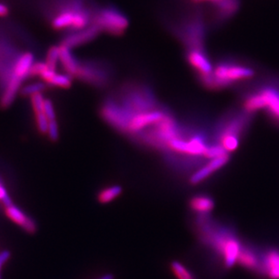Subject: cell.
<instances>
[{
	"instance_id": "obj_11",
	"label": "cell",
	"mask_w": 279,
	"mask_h": 279,
	"mask_svg": "<svg viewBox=\"0 0 279 279\" xmlns=\"http://www.w3.org/2000/svg\"><path fill=\"white\" fill-rule=\"evenodd\" d=\"M80 8H82V7L79 4L78 1H74L67 8H63L60 12H58V14H56L55 16L52 17L51 22L52 27L55 30H72L76 13L78 12Z\"/></svg>"
},
{
	"instance_id": "obj_15",
	"label": "cell",
	"mask_w": 279,
	"mask_h": 279,
	"mask_svg": "<svg viewBox=\"0 0 279 279\" xmlns=\"http://www.w3.org/2000/svg\"><path fill=\"white\" fill-rule=\"evenodd\" d=\"M261 274L271 279H279V250L271 249L266 253L261 260Z\"/></svg>"
},
{
	"instance_id": "obj_31",
	"label": "cell",
	"mask_w": 279,
	"mask_h": 279,
	"mask_svg": "<svg viewBox=\"0 0 279 279\" xmlns=\"http://www.w3.org/2000/svg\"><path fill=\"white\" fill-rule=\"evenodd\" d=\"M8 13H9V9H8V6L0 3V17L8 16Z\"/></svg>"
},
{
	"instance_id": "obj_17",
	"label": "cell",
	"mask_w": 279,
	"mask_h": 279,
	"mask_svg": "<svg viewBox=\"0 0 279 279\" xmlns=\"http://www.w3.org/2000/svg\"><path fill=\"white\" fill-rule=\"evenodd\" d=\"M60 49V62L62 64L63 68L68 75L72 77H75L79 67H80V63L77 60L75 56L73 55L71 49L66 46H64L63 44L59 45Z\"/></svg>"
},
{
	"instance_id": "obj_16",
	"label": "cell",
	"mask_w": 279,
	"mask_h": 279,
	"mask_svg": "<svg viewBox=\"0 0 279 279\" xmlns=\"http://www.w3.org/2000/svg\"><path fill=\"white\" fill-rule=\"evenodd\" d=\"M40 79L43 80L44 83L53 87H58L62 89L71 88L72 84V77L67 73L61 74L56 73V71L48 68L43 74L40 76Z\"/></svg>"
},
{
	"instance_id": "obj_22",
	"label": "cell",
	"mask_w": 279,
	"mask_h": 279,
	"mask_svg": "<svg viewBox=\"0 0 279 279\" xmlns=\"http://www.w3.org/2000/svg\"><path fill=\"white\" fill-rule=\"evenodd\" d=\"M60 60V49L59 46H52L48 50L47 54H46V59H45V64H47L48 67L52 69L53 71H56L57 68V64Z\"/></svg>"
},
{
	"instance_id": "obj_10",
	"label": "cell",
	"mask_w": 279,
	"mask_h": 279,
	"mask_svg": "<svg viewBox=\"0 0 279 279\" xmlns=\"http://www.w3.org/2000/svg\"><path fill=\"white\" fill-rule=\"evenodd\" d=\"M188 64L198 73V76L208 75L213 72V65L208 57L205 49H192L186 51Z\"/></svg>"
},
{
	"instance_id": "obj_18",
	"label": "cell",
	"mask_w": 279,
	"mask_h": 279,
	"mask_svg": "<svg viewBox=\"0 0 279 279\" xmlns=\"http://www.w3.org/2000/svg\"><path fill=\"white\" fill-rule=\"evenodd\" d=\"M237 263L240 264L242 267L250 270H258L259 272L261 270V260L258 254L252 250L250 247L242 246Z\"/></svg>"
},
{
	"instance_id": "obj_6",
	"label": "cell",
	"mask_w": 279,
	"mask_h": 279,
	"mask_svg": "<svg viewBox=\"0 0 279 279\" xmlns=\"http://www.w3.org/2000/svg\"><path fill=\"white\" fill-rule=\"evenodd\" d=\"M92 24H96L101 31L120 36L128 27V19L116 8H105L92 16Z\"/></svg>"
},
{
	"instance_id": "obj_8",
	"label": "cell",
	"mask_w": 279,
	"mask_h": 279,
	"mask_svg": "<svg viewBox=\"0 0 279 279\" xmlns=\"http://www.w3.org/2000/svg\"><path fill=\"white\" fill-rule=\"evenodd\" d=\"M197 3L211 5L213 17L217 23H222L231 19L239 11V0H193Z\"/></svg>"
},
{
	"instance_id": "obj_9",
	"label": "cell",
	"mask_w": 279,
	"mask_h": 279,
	"mask_svg": "<svg viewBox=\"0 0 279 279\" xmlns=\"http://www.w3.org/2000/svg\"><path fill=\"white\" fill-rule=\"evenodd\" d=\"M101 32L100 28L98 27L96 24H90L86 28H83L81 30L74 31L69 36H65L62 44L66 47L72 48L78 47L80 45H83L85 44H88L90 42L96 39L98 36Z\"/></svg>"
},
{
	"instance_id": "obj_20",
	"label": "cell",
	"mask_w": 279,
	"mask_h": 279,
	"mask_svg": "<svg viewBox=\"0 0 279 279\" xmlns=\"http://www.w3.org/2000/svg\"><path fill=\"white\" fill-rule=\"evenodd\" d=\"M123 188L120 185H112L105 188L98 193L97 199L100 204H108L118 198L122 193Z\"/></svg>"
},
{
	"instance_id": "obj_3",
	"label": "cell",
	"mask_w": 279,
	"mask_h": 279,
	"mask_svg": "<svg viewBox=\"0 0 279 279\" xmlns=\"http://www.w3.org/2000/svg\"><path fill=\"white\" fill-rule=\"evenodd\" d=\"M242 108L252 114L264 110L268 118L279 126L278 84L271 82L262 84L244 94Z\"/></svg>"
},
{
	"instance_id": "obj_24",
	"label": "cell",
	"mask_w": 279,
	"mask_h": 279,
	"mask_svg": "<svg viewBox=\"0 0 279 279\" xmlns=\"http://www.w3.org/2000/svg\"><path fill=\"white\" fill-rule=\"evenodd\" d=\"M30 100H31L33 110L35 112V114L44 112L45 98L43 95V93H38V94L31 96Z\"/></svg>"
},
{
	"instance_id": "obj_14",
	"label": "cell",
	"mask_w": 279,
	"mask_h": 279,
	"mask_svg": "<svg viewBox=\"0 0 279 279\" xmlns=\"http://www.w3.org/2000/svg\"><path fill=\"white\" fill-rule=\"evenodd\" d=\"M24 79L21 78L16 73L11 72L10 75L8 77L7 86L5 88L3 94L0 98V105L3 108H8L11 104L16 100V95L21 91L22 82Z\"/></svg>"
},
{
	"instance_id": "obj_19",
	"label": "cell",
	"mask_w": 279,
	"mask_h": 279,
	"mask_svg": "<svg viewBox=\"0 0 279 279\" xmlns=\"http://www.w3.org/2000/svg\"><path fill=\"white\" fill-rule=\"evenodd\" d=\"M214 205L215 204L213 199L207 196H194L190 201L191 210L201 214H205L212 211Z\"/></svg>"
},
{
	"instance_id": "obj_33",
	"label": "cell",
	"mask_w": 279,
	"mask_h": 279,
	"mask_svg": "<svg viewBox=\"0 0 279 279\" xmlns=\"http://www.w3.org/2000/svg\"><path fill=\"white\" fill-rule=\"evenodd\" d=\"M2 266H3V265L0 262V269H1V267H2ZM0 279H1V275H0Z\"/></svg>"
},
{
	"instance_id": "obj_12",
	"label": "cell",
	"mask_w": 279,
	"mask_h": 279,
	"mask_svg": "<svg viewBox=\"0 0 279 279\" xmlns=\"http://www.w3.org/2000/svg\"><path fill=\"white\" fill-rule=\"evenodd\" d=\"M5 213L8 218L11 219L14 224L20 226L24 232L29 234H34L37 231L36 221L29 216L26 215L20 208L17 207L15 204L4 207Z\"/></svg>"
},
{
	"instance_id": "obj_7",
	"label": "cell",
	"mask_w": 279,
	"mask_h": 279,
	"mask_svg": "<svg viewBox=\"0 0 279 279\" xmlns=\"http://www.w3.org/2000/svg\"><path fill=\"white\" fill-rule=\"evenodd\" d=\"M169 111L163 108H157L148 111L138 112L132 115L129 119L126 132L137 134L145 129L154 127L165 118Z\"/></svg>"
},
{
	"instance_id": "obj_4",
	"label": "cell",
	"mask_w": 279,
	"mask_h": 279,
	"mask_svg": "<svg viewBox=\"0 0 279 279\" xmlns=\"http://www.w3.org/2000/svg\"><path fill=\"white\" fill-rule=\"evenodd\" d=\"M203 232L204 239L221 254L226 267H233L238 262L242 245L232 232L211 227L208 224L203 228Z\"/></svg>"
},
{
	"instance_id": "obj_30",
	"label": "cell",
	"mask_w": 279,
	"mask_h": 279,
	"mask_svg": "<svg viewBox=\"0 0 279 279\" xmlns=\"http://www.w3.org/2000/svg\"><path fill=\"white\" fill-rule=\"evenodd\" d=\"M11 253L8 250H3L0 252V262L2 265H5L8 261V259H10Z\"/></svg>"
},
{
	"instance_id": "obj_27",
	"label": "cell",
	"mask_w": 279,
	"mask_h": 279,
	"mask_svg": "<svg viewBox=\"0 0 279 279\" xmlns=\"http://www.w3.org/2000/svg\"><path fill=\"white\" fill-rule=\"evenodd\" d=\"M0 204H2L4 207L13 204L12 200L10 198V196H8V190L1 179H0Z\"/></svg>"
},
{
	"instance_id": "obj_5",
	"label": "cell",
	"mask_w": 279,
	"mask_h": 279,
	"mask_svg": "<svg viewBox=\"0 0 279 279\" xmlns=\"http://www.w3.org/2000/svg\"><path fill=\"white\" fill-rule=\"evenodd\" d=\"M178 35L185 45L186 51L192 49H204L206 24L203 13L198 10L188 16L184 23L180 25Z\"/></svg>"
},
{
	"instance_id": "obj_21",
	"label": "cell",
	"mask_w": 279,
	"mask_h": 279,
	"mask_svg": "<svg viewBox=\"0 0 279 279\" xmlns=\"http://www.w3.org/2000/svg\"><path fill=\"white\" fill-rule=\"evenodd\" d=\"M170 267L177 279H196L193 274L179 261H173L170 264Z\"/></svg>"
},
{
	"instance_id": "obj_2",
	"label": "cell",
	"mask_w": 279,
	"mask_h": 279,
	"mask_svg": "<svg viewBox=\"0 0 279 279\" xmlns=\"http://www.w3.org/2000/svg\"><path fill=\"white\" fill-rule=\"evenodd\" d=\"M255 75V69L249 65L237 61L222 60L213 67L211 74L202 76L199 80L208 90L220 91L232 87L239 81L252 79Z\"/></svg>"
},
{
	"instance_id": "obj_32",
	"label": "cell",
	"mask_w": 279,
	"mask_h": 279,
	"mask_svg": "<svg viewBox=\"0 0 279 279\" xmlns=\"http://www.w3.org/2000/svg\"><path fill=\"white\" fill-rule=\"evenodd\" d=\"M96 279H115V276L109 273V274H106V275H102V276H100V277Z\"/></svg>"
},
{
	"instance_id": "obj_1",
	"label": "cell",
	"mask_w": 279,
	"mask_h": 279,
	"mask_svg": "<svg viewBox=\"0 0 279 279\" xmlns=\"http://www.w3.org/2000/svg\"><path fill=\"white\" fill-rule=\"evenodd\" d=\"M254 115L242 108L224 115L213 128L214 142L220 145L229 154L236 151Z\"/></svg>"
},
{
	"instance_id": "obj_13",
	"label": "cell",
	"mask_w": 279,
	"mask_h": 279,
	"mask_svg": "<svg viewBox=\"0 0 279 279\" xmlns=\"http://www.w3.org/2000/svg\"><path fill=\"white\" fill-rule=\"evenodd\" d=\"M230 161V155L217 157L214 159H211L204 166L200 168L197 171L191 176L190 182L192 184H198L204 180L207 179L208 177L214 173L219 170L220 168H224L225 164H227Z\"/></svg>"
},
{
	"instance_id": "obj_25",
	"label": "cell",
	"mask_w": 279,
	"mask_h": 279,
	"mask_svg": "<svg viewBox=\"0 0 279 279\" xmlns=\"http://www.w3.org/2000/svg\"><path fill=\"white\" fill-rule=\"evenodd\" d=\"M36 118V128L38 129V131L40 132L41 134H47L48 125H49V120L45 116L44 112L43 113H36L35 114Z\"/></svg>"
},
{
	"instance_id": "obj_28",
	"label": "cell",
	"mask_w": 279,
	"mask_h": 279,
	"mask_svg": "<svg viewBox=\"0 0 279 279\" xmlns=\"http://www.w3.org/2000/svg\"><path fill=\"white\" fill-rule=\"evenodd\" d=\"M44 112L49 121L56 120V114L55 110H54V107H53V104H52L51 100H49V99H45V101H44Z\"/></svg>"
},
{
	"instance_id": "obj_26",
	"label": "cell",
	"mask_w": 279,
	"mask_h": 279,
	"mask_svg": "<svg viewBox=\"0 0 279 279\" xmlns=\"http://www.w3.org/2000/svg\"><path fill=\"white\" fill-rule=\"evenodd\" d=\"M48 68L49 67H48L47 64H45V62H44V63L43 62H36V63H34L32 67L30 69L28 77H30V78L36 77V76L40 77L43 74V72H45Z\"/></svg>"
},
{
	"instance_id": "obj_29",
	"label": "cell",
	"mask_w": 279,
	"mask_h": 279,
	"mask_svg": "<svg viewBox=\"0 0 279 279\" xmlns=\"http://www.w3.org/2000/svg\"><path fill=\"white\" fill-rule=\"evenodd\" d=\"M47 135L49 138L52 141H56L59 137V127L56 120L53 121H49L48 125Z\"/></svg>"
},
{
	"instance_id": "obj_23",
	"label": "cell",
	"mask_w": 279,
	"mask_h": 279,
	"mask_svg": "<svg viewBox=\"0 0 279 279\" xmlns=\"http://www.w3.org/2000/svg\"><path fill=\"white\" fill-rule=\"evenodd\" d=\"M46 87V84L44 82H34V83L28 84L21 89V94L24 97H31L35 94L43 93Z\"/></svg>"
}]
</instances>
